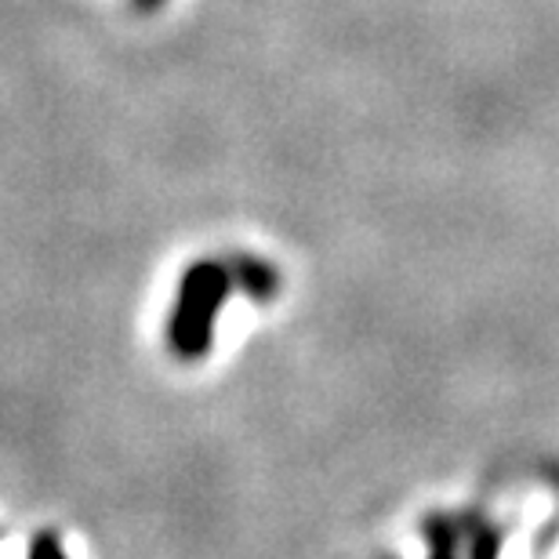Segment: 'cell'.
Here are the masks:
<instances>
[{
	"label": "cell",
	"instance_id": "cell-1",
	"mask_svg": "<svg viewBox=\"0 0 559 559\" xmlns=\"http://www.w3.org/2000/svg\"><path fill=\"white\" fill-rule=\"evenodd\" d=\"M233 287H237V276H233V270H226L222 262L189 265L182 287H178L171 323H167L171 349L182 356V360H197L200 353L211 349L215 320H218L222 306H226Z\"/></svg>",
	"mask_w": 559,
	"mask_h": 559
},
{
	"label": "cell",
	"instance_id": "cell-2",
	"mask_svg": "<svg viewBox=\"0 0 559 559\" xmlns=\"http://www.w3.org/2000/svg\"><path fill=\"white\" fill-rule=\"evenodd\" d=\"M233 276H237V284L259 301H270L276 295V284H280L273 265H265L259 259H248V254L237 259V273H233Z\"/></svg>",
	"mask_w": 559,
	"mask_h": 559
},
{
	"label": "cell",
	"instance_id": "cell-3",
	"mask_svg": "<svg viewBox=\"0 0 559 559\" xmlns=\"http://www.w3.org/2000/svg\"><path fill=\"white\" fill-rule=\"evenodd\" d=\"M29 552H33V556H40V552L62 556V545H59V542H55V538H44V542H33V545H29Z\"/></svg>",
	"mask_w": 559,
	"mask_h": 559
},
{
	"label": "cell",
	"instance_id": "cell-4",
	"mask_svg": "<svg viewBox=\"0 0 559 559\" xmlns=\"http://www.w3.org/2000/svg\"><path fill=\"white\" fill-rule=\"evenodd\" d=\"M135 4H139L142 11H153V8H160V4H164V0H135Z\"/></svg>",
	"mask_w": 559,
	"mask_h": 559
}]
</instances>
